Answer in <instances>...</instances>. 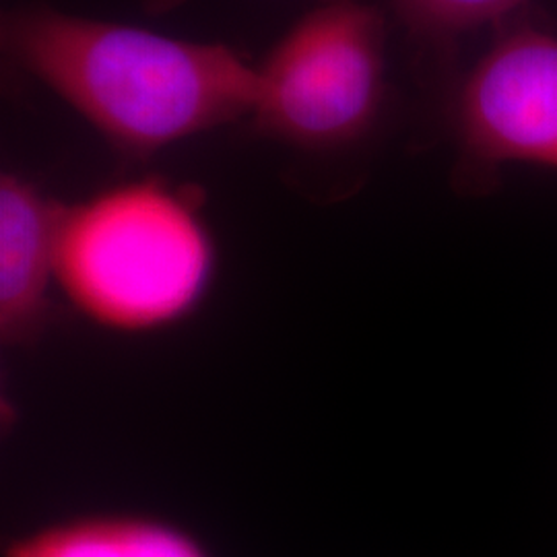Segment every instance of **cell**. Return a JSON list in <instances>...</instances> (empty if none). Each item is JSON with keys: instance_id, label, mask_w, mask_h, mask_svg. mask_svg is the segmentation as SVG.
<instances>
[{"instance_id": "3", "label": "cell", "mask_w": 557, "mask_h": 557, "mask_svg": "<svg viewBox=\"0 0 557 557\" xmlns=\"http://www.w3.org/2000/svg\"><path fill=\"white\" fill-rule=\"evenodd\" d=\"M384 96V21L358 0L324 2L259 66L252 122L304 149L361 139Z\"/></svg>"}, {"instance_id": "6", "label": "cell", "mask_w": 557, "mask_h": 557, "mask_svg": "<svg viewBox=\"0 0 557 557\" xmlns=\"http://www.w3.org/2000/svg\"><path fill=\"white\" fill-rule=\"evenodd\" d=\"M2 557H211L178 524L143 515L64 518L4 543Z\"/></svg>"}, {"instance_id": "5", "label": "cell", "mask_w": 557, "mask_h": 557, "mask_svg": "<svg viewBox=\"0 0 557 557\" xmlns=\"http://www.w3.org/2000/svg\"><path fill=\"white\" fill-rule=\"evenodd\" d=\"M64 205L13 172L0 178V338L20 349L38 343L52 314L57 246Z\"/></svg>"}, {"instance_id": "2", "label": "cell", "mask_w": 557, "mask_h": 557, "mask_svg": "<svg viewBox=\"0 0 557 557\" xmlns=\"http://www.w3.org/2000/svg\"><path fill=\"white\" fill-rule=\"evenodd\" d=\"M215 275V246L188 193L137 180L66 207L57 289L103 331L145 335L199 310Z\"/></svg>"}, {"instance_id": "9", "label": "cell", "mask_w": 557, "mask_h": 557, "mask_svg": "<svg viewBox=\"0 0 557 557\" xmlns=\"http://www.w3.org/2000/svg\"><path fill=\"white\" fill-rule=\"evenodd\" d=\"M324 2H338V0H324Z\"/></svg>"}, {"instance_id": "8", "label": "cell", "mask_w": 557, "mask_h": 557, "mask_svg": "<svg viewBox=\"0 0 557 557\" xmlns=\"http://www.w3.org/2000/svg\"><path fill=\"white\" fill-rule=\"evenodd\" d=\"M184 2H188V0H139L140 7L149 13H168V11L178 9Z\"/></svg>"}, {"instance_id": "1", "label": "cell", "mask_w": 557, "mask_h": 557, "mask_svg": "<svg viewBox=\"0 0 557 557\" xmlns=\"http://www.w3.org/2000/svg\"><path fill=\"white\" fill-rule=\"evenodd\" d=\"M0 36L9 59L133 158L252 114L259 96V66L223 44L50 7L7 13Z\"/></svg>"}, {"instance_id": "7", "label": "cell", "mask_w": 557, "mask_h": 557, "mask_svg": "<svg viewBox=\"0 0 557 557\" xmlns=\"http://www.w3.org/2000/svg\"><path fill=\"white\" fill-rule=\"evenodd\" d=\"M524 0H393L400 20L430 38H455L499 20Z\"/></svg>"}, {"instance_id": "4", "label": "cell", "mask_w": 557, "mask_h": 557, "mask_svg": "<svg viewBox=\"0 0 557 557\" xmlns=\"http://www.w3.org/2000/svg\"><path fill=\"white\" fill-rule=\"evenodd\" d=\"M462 161L485 178L502 165L557 172V36L518 27L502 36L458 87Z\"/></svg>"}]
</instances>
